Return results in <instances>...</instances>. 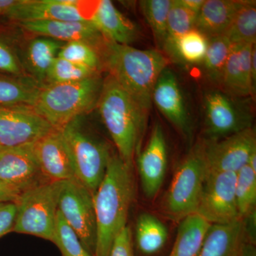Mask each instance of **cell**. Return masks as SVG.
Wrapping results in <instances>:
<instances>
[{
  "label": "cell",
  "instance_id": "cell-44",
  "mask_svg": "<svg viewBox=\"0 0 256 256\" xmlns=\"http://www.w3.org/2000/svg\"><path fill=\"white\" fill-rule=\"evenodd\" d=\"M248 165L252 170L256 172V152L252 153V156L249 158Z\"/></svg>",
  "mask_w": 256,
  "mask_h": 256
},
{
  "label": "cell",
  "instance_id": "cell-11",
  "mask_svg": "<svg viewBox=\"0 0 256 256\" xmlns=\"http://www.w3.org/2000/svg\"><path fill=\"white\" fill-rule=\"evenodd\" d=\"M54 129L30 108L0 107V149L32 146Z\"/></svg>",
  "mask_w": 256,
  "mask_h": 256
},
{
  "label": "cell",
  "instance_id": "cell-19",
  "mask_svg": "<svg viewBox=\"0 0 256 256\" xmlns=\"http://www.w3.org/2000/svg\"><path fill=\"white\" fill-rule=\"evenodd\" d=\"M20 24L30 33L64 43L84 42L94 46L102 37L90 21H31Z\"/></svg>",
  "mask_w": 256,
  "mask_h": 256
},
{
  "label": "cell",
  "instance_id": "cell-6",
  "mask_svg": "<svg viewBox=\"0 0 256 256\" xmlns=\"http://www.w3.org/2000/svg\"><path fill=\"white\" fill-rule=\"evenodd\" d=\"M62 182H47L24 192L18 201L12 232L52 242Z\"/></svg>",
  "mask_w": 256,
  "mask_h": 256
},
{
  "label": "cell",
  "instance_id": "cell-32",
  "mask_svg": "<svg viewBox=\"0 0 256 256\" xmlns=\"http://www.w3.org/2000/svg\"><path fill=\"white\" fill-rule=\"evenodd\" d=\"M58 57L82 66L97 73L100 68V56L94 46L84 42H67L58 52Z\"/></svg>",
  "mask_w": 256,
  "mask_h": 256
},
{
  "label": "cell",
  "instance_id": "cell-2",
  "mask_svg": "<svg viewBox=\"0 0 256 256\" xmlns=\"http://www.w3.org/2000/svg\"><path fill=\"white\" fill-rule=\"evenodd\" d=\"M104 62L116 80L143 109L151 107L153 89L169 60L160 50H141L105 41Z\"/></svg>",
  "mask_w": 256,
  "mask_h": 256
},
{
  "label": "cell",
  "instance_id": "cell-27",
  "mask_svg": "<svg viewBox=\"0 0 256 256\" xmlns=\"http://www.w3.org/2000/svg\"><path fill=\"white\" fill-rule=\"evenodd\" d=\"M208 44V38L194 28L178 38L166 40L164 48L178 60L196 64L203 62Z\"/></svg>",
  "mask_w": 256,
  "mask_h": 256
},
{
  "label": "cell",
  "instance_id": "cell-8",
  "mask_svg": "<svg viewBox=\"0 0 256 256\" xmlns=\"http://www.w3.org/2000/svg\"><path fill=\"white\" fill-rule=\"evenodd\" d=\"M58 208L85 248L95 256L97 224L94 194L76 180L62 182Z\"/></svg>",
  "mask_w": 256,
  "mask_h": 256
},
{
  "label": "cell",
  "instance_id": "cell-18",
  "mask_svg": "<svg viewBox=\"0 0 256 256\" xmlns=\"http://www.w3.org/2000/svg\"><path fill=\"white\" fill-rule=\"evenodd\" d=\"M255 44H232L220 86L230 95L246 97L255 90L252 80V56Z\"/></svg>",
  "mask_w": 256,
  "mask_h": 256
},
{
  "label": "cell",
  "instance_id": "cell-41",
  "mask_svg": "<svg viewBox=\"0 0 256 256\" xmlns=\"http://www.w3.org/2000/svg\"><path fill=\"white\" fill-rule=\"evenodd\" d=\"M238 256H256V244L246 240L242 245Z\"/></svg>",
  "mask_w": 256,
  "mask_h": 256
},
{
  "label": "cell",
  "instance_id": "cell-21",
  "mask_svg": "<svg viewBox=\"0 0 256 256\" xmlns=\"http://www.w3.org/2000/svg\"><path fill=\"white\" fill-rule=\"evenodd\" d=\"M242 220L212 224L196 256H238L246 242Z\"/></svg>",
  "mask_w": 256,
  "mask_h": 256
},
{
  "label": "cell",
  "instance_id": "cell-9",
  "mask_svg": "<svg viewBox=\"0 0 256 256\" xmlns=\"http://www.w3.org/2000/svg\"><path fill=\"white\" fill-rule=\"evenodd\" d=\"M236 173L207 174L196 214L210 224H228L240 220L236 200Z\"/></svg>",
  "mask_w": 256,
  "mask_h": 256
},
{
  "label": "cell",
  "instance_id": "cell-5",
  "mask_svg": "<svg viewBox=\"0 0 256 256\" xmlns=\"http://www.w3.org/2000/svg\"><path fill=\"white\" fill-rule=\"evenodd\" d=\"M207 174L204 144L197 146L178 166L165 195L162 208L168 218L181 222L195 214Z\"/></svg>",
  "mask_w": 256,
  "mask_h": 256
},
{
  "label": "cell",
  "instance_id": "cell-28",
  "mask_svg": "<svg viewBox=\"0 0 256 256\" xmlns=\"http://www.w3.org/2000/svg\"><path fill=\"white\" fill-rule=\"evenodd\" d=\"M224 35L232 44L256 43L255 1H242L230 26Z\"/></svg>",
  "mask_w": 256,
  "mask_h": 256
},
{
  "label": "cell",
  "instance_id": "cell-15",
  "mask_svg": "<svg viewBox=\"0 0 256 256\" xmlns=\"http://www.w3.org/2000/svg\"><path fill=\"white\" fill-rule=\"evenodd\" d=\"M31 146L40 170L47 180H76L72 158L60 130H53Z\"/></svg>",
  "mask_w": 256,
  "mask_h": 256
},
{
  "label": "cell",
  "instance_id": "cell-42",
  "mask_svg": "<svg viewBox=\"0 0 256 256\" xmlns=\"http://www.w3.org/2000/svg\"><path fill=\"white\" fill-rule=\"evenodd\" d=\"M18 0H0V16L6 15L15 4L18 3Z\"/></svg>",
  "mask_w": 256,
  "mask_h": 256
},
{
  "label": "cell",
  "instance_id": "cell-35",
  "mask_svg": "<svg viewBox=\"0 0 256 256\" xmlns=\"http://www.w3.org/2000/svg\"><path fill=\"white\" fill-rule=\"evenodd\" d=\"M196 15L183 6L178 0H172L168 14L166 40L178 38L194 30Z\"/></svg>",
  "mask_w": 256,
  "mask_h": 256
},
{
  "label": "cell",
  "instance_id": "cell-29",
  "mask_svg": "<svg viewBox=\"0 0 256 256\" xmlns=\"http://www.w3.org/2000/svg\"><path fill=\"white\" fill-rule=\"evenodd\" d=\"M232 46V42L225 35L208 38V48L202 63L208 78L220 86Z\"/></svg>",
  "mask_w": 256,
  "mask_h": 256
},
{
  "label": "cell",
  "instance_id": "cell-30",
  "mask_svg": "<svg viewBox=\"0 0 256 256\" xmlns=\"http://www.w3.org/2000/svg\"><path fill=\"white\" fill-rule=\"evenodd\" d=\"M172 0H142L140 6L158 45L164 48L168 38V18Z\"/></svg>",
  "mask_w": 256,
  "mask_h": 256
},
{
  "label": "cell",
  "instance_id": "cell-45",
  "mask_svg": "<svg viewBox=\"0 0 256 256\" xmlns=\"http://www.w3.org/2000/svg\"><path fill=\"white\" fill-rule=\"evenodd\" d=\"M0 150H2V149H0Z\"/></svg>",
  "mask_w": 256,
  "mask_h": 256
},
{
  "label": "cell",
  "instance_id": "cell-12",
  "mask_svg": "<svg viewBox=\"0 0 256 256\" xmlns=\"http://www.w3.org/2000/svg\"><path fill=\"white\" fill-rule=\"evenodd\" d=\"M208 173H237L248 164L256 152L255 130L252 127L224 138L204 144Z\"/></svg>",
  "mask_w": 256,
  "mask_h": 256
},
{
  "label": "cell",
  "instance_id": "cell-34",
  "mask_svg": "<svg viewBox=\"0 0 256 256\" xmlns=\"http://www.w3.org/2000/svg\"><path fill=\"white\" fill-rule=\"evenodd\" d=\"M95 75L97 74L90 69L56 57L48 69L46 82L50 84L77 82Z\"/></svg>",
  "mask_w": 256,
  "mask_h": 256
},
{
  "label": "cell",
  "instance_id": "cell-38",
  "mask_svg": "<svg viewBox=\"0 0 256 256\" xmlns=\"http://www.w3.org/2000/svg\"><path fill=\"white\" fill-rule=\"evenodd\" d=\"M16 215L14 202L0 203V238L12 232Z\"/></svg>",
  "mask_w": 256,
  "mask_h": 256
},
{
  "label": "cell",
  "instance_id": "cell-17",
  "mask_svg": "<svg viewBox=\"0 0 256 256\" xmlns=\"http://www.w3.org/2000/svg\"><path fill=\"white\" fill-rule=\"evenodd\" d=\"M152 100L178 130L188 134L190 124L184 99L176 76L168 67L156 80Z\"/></svg>",
  "mask_w": 256,
  "mask_h": 256
},
{
  "label": "cell",
  "instance_id": "cell-20",
  "mask_svg": "<svg viewBox=\"0 0 256 256\" xmlns=\"http://www.w3.org/2000/svg\"><path fill=\"white\" fill-rule=\"evenodd\" d=\"M108 42L129 45L137 38V26L124 16L110 0H99L90 20Z\"/></svg>",
  "mask_w": 256,
  "mask_h": 256
},
{
  "label": "cell",
  "instance_id": "cell-4",
  "mask_svg": "<svg viewBox=\"0 0 256 256\" xmlns=\"http://www.w3.org/2000/svg\"><path fill=\"white\" fill-rule=\"evenodd\" d=\"M98 75L77 82L42 86L31 109L60 130L97 106L102 90Z\"/></svg>",
  "mask_w": 256,
  "mask_h": 256
},
{
  "label": "cell",
  "instance_id": "cell-1",
  "mask_svg": "<svg viewBox=\"0 0 256 256\" xmlns=\"http://www.w3.org/2000/svg\"><path fill=\"white\" fill-rule=\"evenodd\" d=\"M134 196L132 166L112 154L104 180L94 194L97 242L95 256H109L114 238L127 226Z\"/></svg>",
  "mask_w": 256,
  "mask_h": 256
},
{
  "label": "cell",
  "instance_id": "cell-7",
  "mask_svg": "<svg viewBox=\"0 0 256 256\" xmlns=\"http://www.w3.org/2000/svg\"><path fill=\"white\" fill-rule=\"evenodd\" d=\"M60 130L72 158L76 178L94 194L112 156L108 148L82 130L77 119Z\"/></svg>",
  "mask_w": 256,
  "mask_h": 256
},
{
  "label": "cell",
  "instance_id": "cell-37",
  "mask_svg": "<svg viewBox=\"0 0 256 256\" xmlns=\"http://www.w3.org/2000/svg\"><path fill=\"white\" fill-rule=\"evenodd\" d=\"M0 72L18 76L22 68L16 55L8 43L0 37Z\"/></svg>",
  "mask_w": 256,
  "mask_h": 256
},
{
  "label": "cell",
  "instance_id": "cell-3",
  "mask_svg": "<svg viewBox=\"0 0 256 256\" xmlns=\"http://www.w3.org/2000/svg\"><path fill=\"white\" fill-rule=\"evenodd\" d=\"M97 105L118 154L132 166L133 158L142 142L148 111L110 76L104 82Z\"/></svg>",
  "mask_w": 256,
  "mask_h": 256
},
{
  "label": "cell",
  "instance_id": "cell-13",
  "mask_svg": "<svg viewBox=\"0 0 256 256\" xmlns=\"http://www.w3.org/2000/svg\"><path fill=\"white\" fill-rule=\"evenodd\" d=\"M205 132L212 141L218 140L250 127L248 118L225 92L212 90L206 94Z\"/></svg>",
  "mask_w": 256,
  "mask_h": 256
},
{
  "label": "cell",
  "instance_id": "cell-16",
  "mask_svg": "<svg viewBox=\"0 0 256 256\" xmlns=\"http://www.w3.org/2000/svg\"><path fill=\"white\" fill-rule=\"evenodd\" d=\"M138 164L143 192L148 198H153L162 185L168 166V146L161 124H154Z\"/></svg>",
  "mask_w": 256,
  "mask_h": 256
},
{
  "label": "cell",
  "instance_id": "cell-25",
  "mask_svg": "<svg viewBox=\"0 0 256 256\" xmlns=\"http://www.w3.org/2000/svg\"><path fill=\"white\" fill-rule=\"evenodd\" d=\"M65 43L40 37L30 42L26 52V62L30 73L38 82L46 80L48 69L58 57V52Z\"/></svg>",
  "mask_w": 256,
  "mask_h": 256
},
{
  "label": "cell",
  "instance_id": "cell-10",
  "mask_svg": "<svg viewBox=\"0 0 256 256\" xmlns=\"http://www.w3.org/2000/svg\"><path fill=\"white\" fill-rule=\"evenodd\" d=\"M97 4L84 0H18L5 16L18 22L90 21Z\"/></svg>",
  "mask_w": 256,
  "mask_h": 256
},
{
  "label": "cell",
  "instance_id": "cell-31",
  "mask_svg": "<svg viewBox=\"0 0 256 256\" xmlns=\"http://www.w3.org/2000/svg\"><path fill=\"white\" fill-rule=\"evenodd\" d=\"M236 200L240 220L256 210V172L248 164L236 173Z\"/></svg>",
  "mask_w": 256,
  "mask_h": 256
},
{
  "label": "cell",
  "instance_id": "cell-36",
  "mask_svg": "<svg viewBox=\"0 0 256 256\" xmlns=\"http://www.w3.org/2000/svg\"><path fill=\"white\" fill-rule=\"evenodd\" d=\"M109 256H136L130 227H124L114 238Z\"/></svg>",
  "mask_w": 256,
  "mask_h": 256
},
{
  "label": "cell",
  "instance_id": "cell-43",
  "mask_svg": "<svg viewBox=\"0 0 256 256\" xmlns=\"http://www.w3.org/2000/svg\"><path fill=\"white\" fill-rule=\"evenodd\" d=\"M252 80L254 82V86L256 87V46H254V50L252 52Z\"/></svg>",
  "mask_w": 256,
  "mask_h": 256
},
{
  "label": "cell",
  "instance_id": "cell-22",
  "mask_svg": "<svg viewBox=\"0 0 256 256\" xmlns=\"http://www.w3.org/2000/svg\"><path fill=\"white\" fill-rule=\"evenodd\" d=\"M242 3V1L205 0L196 15L195 30L208 38L225 34Z\"/></svg>",
  "mask_w": 256,
  "mask_h": 256
},
{
  "label": "cell",
  "instance_id": "cell-14",
  "mask_svg": "<svg viewBox=\"0 0 256 256\" xmlns=\"http://www.w3.org/2000/svg\"><path fill=\"white\" fill-rule=\"evenodd\" d=\"M0 181L25 192L50 180L43 174L32 146L0 150Z\"/></svg>",
  "mask_w": 256,
  "mask_h": 256
},
{
  "label": "cell",
  "instance_id": "cell-40",
  "mask_svg": "<svg viewBox=\"0 0 256 256\" xmlns=\"http://www.w3.org/2000/svg\"><path fill=\"white\" fill-rule=\"evenodd\" d=\"M178 1L185 8L197 14L202 9L205 0H178Z\"/></svg>",
  "mask_w": 256,
  "mask_h": 256
},
{
  "label": "cell",
  "instance_id": "cell-33",
  "mask_svg": "<svg viewBox=\"0 0 256 256\" xmlns=\"http://www.w3.org/2000/svg\"><path fill=\"white\" fill-rule=\"evenodd\" d=\"M52 242L58 247L62 256H95L85 248L78 236L64 220L58 210Z\"/></svg>",
  "mask_w": 256,
  "mask_h": 256
},
{
  "label": "cell",
  "instance_id": "cell-39",
  "mask_svg": "<svg viewBox=\"0 0 256 256\" xmlns=\"http://www.w3.org/2000/svg\"><path fill=\"white\" fill-rule=\"evenodd\" d=\"M23 192L9 184L0 181V203L16 202Z\"/></svg>",
  "mask_w": 256,
  "mask_h": 256
},
{
  "label": "cell",
  "instance_id": "cell-26",
  "mask_svg": "<svg viewBox=\"0 0 256 256\" xmlns=\"http://www.w3.org/2000/svg\"><path fill=\"white\" fill-rule=\"evenodd\" d=\"M41 87L25 79L0 75V107L31 108Z\"/></svg>",
  "mask_w": 256,
  "mask_h": 256
},
{
  "label": "cell",
  "instance_id": "cell-23",
  "mask_svg": "<svg viewBox=\"0 0 256 256\" xmlns=\"http://www.w3.org/2000/svg\"><path fill=\"white\" fill-rule=\"evenodd\" d=\"M210 225L196 214L184 218L169 256H196Z\"/></svg>",
  "mask_w": 256,
  "mask_h": 256
},
{
  "label": "cell",
  "instance_id": "cell-24",
  "mask_svg": "<svg viewBox=\"0 0 256 256\" xmlns=\"http://www.w3.org/2000/svg\"><path fill=\"white\" fill-rule=\"evenodd\" d=\"M169 238L168 228L154 215L143 213L138 217L136 229V244L143 256H154L164 248Z\"/></svg>",
  "mask_w": 256,
  "mask_h": 256
}]
</instances>
